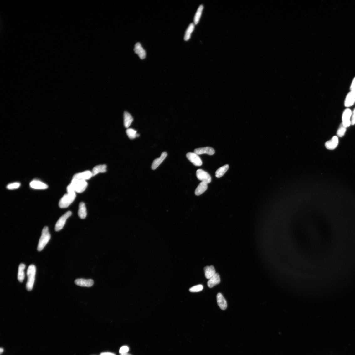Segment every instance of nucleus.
<instances>
[{"label":"nucleus","mask_w":355,"mask_h":355,"mask_svg":"<svg viewBox=\"0 0 355 355\" xmlns=\"http://www.w3.org/2000/svg\"><path fill=\"white\" fill-rule=\"evenodd\" d=\"M88 185L86 181L72 178L67 187V193H81L86 189Z\"/></svg>","instance_id":"obj_1"},{"label":"nucleus","mask_w":355,"mask_h":355,"mask_svg":"<svg viewBox=\"0 0 355 355\" xmlns=\"http://www.w3.org/2000/svg\"><path fill=\"white\" fill-rule=\"evenodd\" d=\"M51 238L49 228L45 226L43 229L41 238L39 239L37 247L39 251H41L47 244Z\"/></svg>","instance_id":"obj_2"},{"label":"nucleus","mask_w":355,"mask_h":355,"mask_svg":"<svg viewBox=\"0 0 355 355\" xmlns=\"http://www.w3.org/2000/svg\"><path fill=\"white\" fill-rule=\"evenodd\" d=\"M36 273V267L34 265H30L28 268L27 275L28 280L26 288L28 291H31L33 287Z\"/></svg>","instance_id":"obj_3"},{"label":"nucleus","mask_w":355,"mask_h":355,"mask_svg":"<svg viewBox=\"0 0 355 355\" xmlns=\"http://www.w3.org/2000/svg\"><path fill=\"white\" fill-rule=\"evenodd\" d=\"M76 197L75 193H67L65 194L59 202V207L62 208H67L74 201Z\"/></svg>","instance_id":"obj_4"},{"label":"nucleus","mask_w":355,"mask_h":355,"mask_svg":"<svg viewBox=\"0 0 355 355\" xmlns=\"http://www.w3.org/2000/svg\"><path fill=\"white\" fill-rule=\"evenodd\" d=\"M72 215V212L69 211L63 215L57 221L55 227L56 231H59L62 229L65 224L67 219Z\"/></svg>","instance_id":"obj_5"},{"label":"nucleus","mask_w":355,"mask_h":355,"mask_svg":"<svg viewBox=\"0 0 355 355\" xmlns=\"http://www.w3.org/2000/svg\"><path fill=\"white\" fill-rule=\"evenodd\" d=\"M196 176L199 180L207 184L210 183L211 182V176L205 171L201 169L197 170Z\"/></svg>","instance_id":"obj_6"},{"label":"nucleus","mask_w":355,"mask_h":355,"mask_svg":"<svg viewBox=\"0 0 355 355\" xmlns=\"http://www.w3.org/2000/svg\"><path fill=\"white\" fill-rule=\"evenodd\" d=\"M188 159L194 165L196 166H200L202 164V162L198 155L195 153L189 152L186 155Z\"/></svg>","instance_id":"obj_7"},{"label":"nucleus","mask_w":355,"mask_h":355,"mask_svg":"<svg viewBox=\"0 0 355 355\" xmlns=\"http://www.w3.org/2000/svg\"><path fill=\"white\" fill-rule=\"evenodd\" d=\"M352 112L349 109H346L344 111L342 116V123L344 126L347 128L350 126L351 124V118Z\"/></svg>","instance_id":"obj_8"},{"label":"nucleus","mask_w":355,"mask_h":355,"mask_svg":"<svg viewBox=\"0 0 355 355\" xmlns=\"http://www.w3.org/2000/svg\"><path fill=\"white\" fill-rule=\"evenodd\" d=\"M93 176V174L91 171H85L76 174L74 176L73 178L86 181L91 178Z\"/></svg>","instance_id":"obj_9"},{"label":"nucleus","mask_w":355,"mask_h":355,"mask_svg":"<svg viewBox=\"0 0 355 355\" xmlns=\"http://www.w3.org/2000/svg\"><path fill=\"white\" fill-rule=\"evenodd\" d=\"M75 284L79 286L85 287H90L94 284L93 280L85 279H78L75 281Z\"/></svg>","instance_id":"obj_10"},{"label":"nucleus","mask_w":355,"mask_h":355,"mask_svg":"<svg viewBox=\"0 0 355 355\" xmlns=\"http://www.w3.org/2000/svg\"><path fill=\"white\" fill-rule=\"evenodd\" d=\"M134 50L135 53L139 56L141 60H143L146 58V51L143 49L140 43H137L135 44Z\"/></svg>","instance_id":"obj_11"},{"label":"nucleus","mask_w":355,"mask_h":355,"mask_svg":"<svg viewBox=\"0 0 355 355\" xmlns=\"http://www.w3.org/2000/svg\"><path fill=\"white\" fill-rule=\"evenodd\" d=\"M194 153L198 155L206 154L210 155H212L214 154L215 151L211 147H206L197 148L194 150Z\"/></svg>","instance_id":"obj_12"},{"label":"nucleus","mask_w":355,"mask_h":355,"mask_svg":"<svg viewBox=\"0 0 355 355\" xmlns=\"http://www.w3.org/2000/svg\"><path fill=\"white\" fill-rule=\"evenodd\" d=\"M355 102V92L351 91L347 95L345 101V106L346 107H350Z\"/></svg>","instance_id":"obj_13"},{"label":"nucleus","mask_w":355,"mask_h":355,"mask_svg":"<svg viewBox=\"0 0 355 355\" xmlns=\"http://www.w3.org/2000/svg\"><path fill=\"white\" fill-rule=\"evenodd\" d=\"M338 143L339 141L338 137L336 136H334L333 137L330 141L326 142L325 146L327 149L332 150L337 147L338 145Z\"/></svg>","instance_id":"obj_14"},{"label":"nucleus","mask_w":355,"mask_h":355,"mask_svg":"<svg viewBox=\"0 0 355 355\" xmlns=\"http://www.w3.org/2000/svg\"><path fill=\"white\" fill-rule=\"evenodd\" d=\"M167 155L166 152H163L160 157L155 159L151 166V168L153 170L156 169L166 158Z\"/></svg>","instance_id":"obj_15"},{"label":"nucleus","mask_w":355,"mask_h":355,"mask_svg":"<svg viewBox=\"0 0 355 355\" xmlns=\"http://www.w3.org/2000/svg\"><path fill=\"white\" fill-rule=\"evenodd\" d=\"M30 185L31 188L35 189H44L48 188V186L46 184L38 180L31 181Z\"/></svg>","instance_id":"obj_16"},{"label":"nucleus","mask_w":355,"mask_h":355,"mask_svg":"<svg viewBox=\"0 0 355 355\" xmlns=\"http://www.w3.org/2000/svg\"><path fill=\"white\" fill-rule=\"evenodd\" d=\"M217 301L218 306L221 310H225L227 307V301L221 293H219L217 294Z\"/></svg>","instance_id":"obj_17"},{"label":"nucleus","mask_w":355,"mask_h":355,"mask_svg":"<svg viewBox=\"0 0 355 355\" xmlns=\"http://www.w3.org/2000/svg\"><path fill=\"white\" fill-rule=\"evenodd\" d=\"M220 281L219 274L218 273H216L213 277L209 280L207 282V285L209 287L212 288L219 284Z\"/></svg>","instance_id":"obj_18"},{"label":"nucleus","mask_w":355,"mask_h":355,"mask_svg":"<svg viewBox=\"0 0 355 355\" xmlns=\"http://www.w3.org/2000/svg\"><path fill=\"white\" fill-rule=\"evenodd\" d=\"M133 121V118L131 115L127 111L124 113V124L125 127L128 128Z\"/></svg>","instance_id":"obj_19"},{"label":"nucleus","mask_w":355,"mask_h":355,"mask_svg":"<svg viewBox=\"0 0 355 355\" xmlns=\"http://www.w3.org/2000/svg\"><path fill=\"white\" fill-rule=\"evenodd\" d=\"M208 184L202 181L195 190V195L199 196L204 193L208 188Z\"/></svg>","instance_id":"obj_20"},{"label":"nucleus","mask_w":355,"mask_h":355,"mask_svg":"<svg viewBox=\"0 0 355 355\" xmlns=\"http://www.w3.org/2000/svg\"><path fill=\"white\" fill-rule=\"evenodd\" d=\"M107 166L105 164H100L95 166L92 171L93 176L100 173H103L107 171Z\"/></svg>","instance_id":"obj_21"},{"label":"nucleus","mask_w":355,"mask_h":355,"mask_svg":"<svg viewBox=\"0 0 355 355\" xmlns=\"http://www.w3.org/2000/svg\"><path fill=\"white\" fill-rule=\"evenodd\" d=\"M87 215V210L85 204L81 202L79 205L78 215L80 218L83 219L86 218Z\"/></svg>","instance_id":"obj_22"},{"label":"nucleus","mask_w":355,"mask_h":355,"mask_svg":"<svg viewBox=\"0 0 355 355\" xmlns=\"http://www.w3.org/2000/svg\"><path fill=\"white\" fill-rule=\"evenodd\" d=\"M206 278L209 280L216 274V271L213 266H207L204 268Z\"/></svg>","instance_id":"obj_23"},{"label":"nucleus","mask_w":355,"mask_h":355,"mask_svg":"<svg viewBox=\"0 0 355 355\" xmlns=\"http://www.w3.org/2000/svg\"><path fill=\"white\" fill-rule=\"evenodd\" d=\"M25 266V265L24 264H21L19 265L18 267V279L20 282H22L25 278L24 269Z\"/></svg>","instance_id":"obj_24"},{"label":"nucleus","mask_w":355,"mask_h":355,"mask_svg":"<svg viewBox=\"0 0 355 355\" xmlns=\"http://www.w3.org/2000/svg\"><path fill=\"white\" fill-rule=\"evenodd\" d=\"M229 167L228 164H226L218 169L215 173L216 177L218 178H220L227 172Z\"/></svg>","instance_id":"obj_25"},{"label":"nucleus","mask_w":355,"mask_h":355,"mask_svg":"<svg viewBox=\"0 0 355 355\" xmlns=\"http://www.w3.org/2000/svg\"><path fill=\"white\" fill-rule=\"evenodd\" d=\"M195 28L194 24L192 23H190L188 26L186 32L184 39L185 41H188L190 39L192 32L194 30Z\"/></svg>","instance_id":"obj_26"},{"label":"nucleus","mask_w":355,"mask_h":355,"mask_svg":"<svg viewBox=\"0 0 355 355\" xmlns=\"http://www.w3.org/2000/svg\"><path fill=\"white\" fill-rule=\"evenodd\" d=\"M203 9V5H201L199 6L198 9H197L194 19V24L195 25H197L199 23L202 15Z\"/></svg>","instance_id":"obj_27"},{"label":"nucleus","mask_w":355,"mask_h":355,"mask_svg":"<svg viewBox=\"0 0 355 355\" xmlns=\"http://www.w3.org/2000/svg\"><path fill=\"white\" fill-rule=\"evenodd\" d=\"M126 133L128 137L131 139H133L136 137L140 136V135L137 133V131L131 128H128L126 131Z\"/></svg>","instance_id":"obj_28"},{"label":"nucleus","mask_w":355,"mask_h":355,"mask_svg":"<svg viewBox=\"0 0 355 355\" xmlns=\"http://www.w3.org/2000/svg\"><path fill=\"white\" fill-rule=\"evenodd\" d=\"M346 128L344 126L342 123L340 126L339 127L337 131V134L339 137H342L344 136L346 131Z\"/></svg>","instance_id":"obj_29"},{"label":"nucleus","mask_w":355,"mask_h":355,"mask_svg":"<svg viewBox=\"0 0 355 355\" xmlns=\"http://www.w3.org/2000/svg\"><path fill=\"white\" fill-rule=\"evenodd\" d=\"M203 288V285H199L194 286L191 288L189 289V291L191 292H197L201 291H202Z\"/></svg>","instance_id":"obj_30"},{"label":"nucleus","mask_w":355,"mask_h":355,"mask_svg":"<svg viewBox=\"0 0 355 355\" xmlns=\"http://www.w3.org/2000/svg\"><path fill=\"white\" fill-rule=\"evenodd\" d=\"M21 184L19 183L15 182L9 184L7 188L9 189H17L20 186Z\"/></svg>","instance_id":"obj_31"},{"label":"nucleus","mask_w":355,"mask_h":355,"mask_svg":"<svg viewBox=\"0 0 355 355\" xmlns=\"http://www.w3.org/2000/svg\"><path fill=\"white\" fill-rule=\"evenodd\" d=\"M129 351V348L128 346H123L121 347L119 352L121 354L127 353Z\"/></svg>","instance_id":"obj_32"},{"label":"nucleus","mask_w":355,"mask_h":355,"mask_svg":"<svg viewBox=\"0 0 355 355\" xmlns=\"http://www.w3.org/2000/svg\"><path fill=\"white\" fill-rule=\"evenodd\" d=\"M351 124L352 125H354L355 124V109L352 113Z\"/></svg>","instance_id":"obj_33"},{"label":"nucleus","mask_w":355,"mask_h":355,"mask_svg":"<svg viewBox=\"0 0 355 355\" xmlns=\"http://www.w3.org/2000/svg\"><path fill=\"white\" fill-rule=\"evenodd\" d=\"M350 90L351 91L355 92V77L354 78L351 84Z\"/></svg>","instance_id":"obj_34"},{"label":"nucleus","mask_w":355,"mask_h":355,"mask_svg":"<svg viewBox=\"0 0 355 355\" xmlns=\"http://www.w3.org/2000/svg\"><path fill=\"white\" fill-rule=\"evenodd\" d=\"M100 355H116L115 354L111 353V352H103L101 353Z\"/></svg>","instance_id":"obj_35"},{"label":"nucleus","mask_w":355,"mask_h":355,"mask_svg":"<svg viewBox=\"0 0 355 355\" xmlns=\"http://www.w3.org/2000/svg\"><path fill=\"white\" fill-rule=\"evenodd\" d=\"M3 348H1V349H0V352H1V353H2L3 352Z\"/></svg>","instance_id":"obj_36"},{"label":"nucleus","mask_w":355,"mask_h":355,"mask_svg":"<svg viewBox=\"0 0 355 355\" xmlns=\"http://www.w3.org/2000/svg\"><path fill=\"white\" fill-rule=\"evenodd\" d=\"M121 355H131L129 354H128V353H125V354H121Z\"/></svg>","instance_id":"obj_37"}]
</instances>
